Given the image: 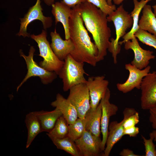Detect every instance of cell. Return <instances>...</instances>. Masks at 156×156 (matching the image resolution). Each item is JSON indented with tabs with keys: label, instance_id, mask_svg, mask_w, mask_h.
I'll return each mask as SVG.
<instances>
[{
	"label": "cell",
	"instance_id": "obj_1",
	"mask_svg": "<svg viewBox=\"0 0 156 156\" xmlns=\"http://www.w3.org/2000/svg\"><path fill=\"white\" fill-rule=\"evenodd\" d=\"M70 38L74 49L70 54L76 60L95 66L97 62L98 49L92 42L84 27L79 4L72 8L69 20Z\"/></svg>",
	"mask_w": 156,
	"mask_h": 156
},
{
	"label": "cell",
	"instance_id": "obj_2",
	"mask_svg": "<svg viewBox=\"0 0 156 156\" xmlns=\"http://www.w3.org/2000/svg\"><path fill=\"white\" fill-rule=\"evenodd\" d=\"M81 16L87 29L92 35L98 51L97 62L107 54L111 30L107 25V15L87 1L79 4Z\"/></svg>",
	"mask_w": 156,
	"mask_h": 156
},
{
	"label": "cell",
	"instance_id": "obj_3",
	"mask_svg": "<svg viewBox=\"0 0 156 156\" xmlns=\"http://www.w3.org/2000/svg\"><path fill=\"white\" fill-rule=\"evenodd\" d=\"M84 65V62L77 61L70 54L66 56L58 75L62 80L64 91H67L75 86L86 83L84 75H88L85 72Z\"/></svg>",
	"mask_w": 156,
	"mask_h": 156
},
{
	"label": "cell",
	"instance_id": "obj_4",
	"mask_svg": "<svg viewBox=\"0 0 156 156\" xmlns=\"http://www.w3.org/2000/svg\"><path fill=\"white\" fill-rule=\"evenodd\" d=\"M47 33L42 30L41 34L38 35L32 34L31 39L38 44L40 54L43 60L40 62L39 65L45 70L55 72L58 75L64 63V61L60 60L55 55L47 39Z\"/></svg>",
	"mask_w": 156,
	"mask_h": 156
},
{
	"label": "cell",
	"instance_id": "obj_5",
	"mask_svg": "<svg viewBox=\"0 0 156 156\" xmlns=\"http://www.w3.org/2000/svg\"><path fill=\"white\" fill-rule=\"evenodd\" d=\"M35 49L33 46L30 47L29 54L25 55L22 50L19 51L21 56L24 59L26 65L27 72L26 75L22 82L17 86L18 91L19 89L27 80L32 77H38L42 82L47 85L52 82L57 77V74L55 72L48 71L40 66L38 65L34 61L33 58Z\"/></svg>",
	"mask_w": 156,
	"mask_h": 156
},
{
	"label": "cell",
	"instance_id": "obj_6",
	"mask_svg": "<svg viewBox=\"0 0 156 156\" xmlns=\"http://www.w3.org/2000/svg\"><path fill=\"white\" fill-rule=\"evenodd\" d=\"M69 90L67 99L76 108L78 117L84 118L91 108L89 90L86 83L75 86Z\"/></svg>",
	"mask_w": 156,
	"mask_h": 156
},
{
	"label": "cell",
	"instance_id": "obj_7",
	"mask_svg": "<svg viewBox=\"0 0 156 156\" xmlns=\"http://www.w3.org/2000/svg\"><path fill=\"white\" fill-rule=\"evenodd\" d=\"M42 11L41 0H37L35 5L29 8L24 17L20 18L21 25L19 31L16 35L24 38L30 36L27 32V27L31 23L35 20H39L42 22L45 30L51 27L53 23L51 17L45 16Z\"/></svg>",
	"mask_w": 156,
	"mask_h": 156
},
{
	"label": "cell",
	"instance_id": "obj_8",
	"mask_svg": "<svg viewBox=\"0 0 156 156\" xmlns=\"http://www.w3.org/2000/svg\"><path fill=\"white\" fill-rule=\"evenodd\" d=\"M100 137L85 130L83 135L75 141L80 156H103L104 151Z\"/></svg>",
	"mask_w": 156,
	"mask_h": 156
},
{
	"label": "cell",
	"instance_id": "obj_9",
	"mask_svg": "<svg viewBox=\"0 0 156 156\" xmlns=\"http://www.w3.org/2000/svg\"><path fill=\"white\" fill-rule=\"evenodd\" d=\"M108 22L112 21L116 29V38L114 45L119 44L120 38L126 34L127 30L132 27L133 20L130 14L124 9L122 5H120L107 17Z\"/></svg>",
	"mask_w": 156,
	"mask_h": 156
},
{
	"label": "cell",
	"instance_id": "obj_10",
	"mask_svg": "<svg viewBox=\"0 0 156 156\" xmlns=\"http://www.w3.org/2000/svg\"><path fill=\"white\" fill-rule=\"evenodd\" d=\"M140 89L141 107L149 110L156 104V71L149 73L143 78Z\"/></svg>",
	"mask_w": 156,
	"mask_h": 156
},
{
	"label": "cell",
	"instance_id": "obj_11",
	"mask_svg": "<svg viewBox=\"0 0 156 156\" xmlns=\"http://www.w3.org/2000/svg\"><path fill=\"white\" fill-rule=\"evenodd\" d=\"M110 91L107 88L105 95L100 101L102 114L101 123V133L102 135V147L103 151L105 148L106 143L108 134V127L110 117L116 114L118 107L115 105L109 102Z\"/></svg>",
	"mask_w": 156,
	"mask_h": 156
},
{
	"label": "cell",
	"instance_id": "obj_12",
	"mask_svg": "<svg viewBox=\"0 0 156 156\" xmlns=\"http://www.w3.org/2000/svg\"><path fill=\"white\" fill-rule=\"evenodd\" d=\"M125 68L129 72V76L125 82L116 84L118 90L126 93L135 88L140 89L142 79L149 73L151 67L148 66L140 70L129 63L126 64Z\"/></svg>",
	"mask_w": 156,
	"mask_h": 156
},
{
	"label": "cell",
	"instance_id": "obj_13",
	"mask_svg": "<svg viewBox=\"0 0 156 156\" xmlns=\"http://www.w3.org/2000/svg\"><path fill=\"white\" fill-rule=\"evenodd\" d=\"M109 84L103 75L88 78L86 84L89 90L91 108L94 109L98 106L106 92Z\"/></svg>",
	"mask_w": 156,
	"mask_h": 156
},
{
	"label": "cell",
	"instance_id": "obj_14",
	"mask_svg": "<svg viewBox=\"0 0 156 156\" xmlns=\"http://www.w3.org/2000/svg\"><path fill=\"white\" fill-rule=\"evenodd\" d=\"M131 40L125 43L124 48L126 50L131 49L133 52L134 57L131 64L140 69H143L148 66L150 60L154 59L155 56L153 55V51L143 49L135 36Z\"/></svg>",
	"mask_w": 156,
	"mask_h": 156
},
{
	"label": "cell",
	"instance_id": "obj_15",
	"mask_svg": "<svg viewBox=\"0 0 156 156\" xmlns=\"http://www.w3.org/2000/svg\"><path fill=\"white\" fill-rule=\"evenodd\" d=\"M51 12L55 19V25L60 22L63 26L65 40L70 38L69 20L72 8L62 1L56 2L51 5Z\"/></svg>",
	"mask_w": 156,
	"mask_h": 156
},
{
	"label": "cell",
	"instance_id": "obj_16",
	"mask_svg": "<svg viewBox=\"0 0 156 156\" xmlns=\"http://www.w3.org/2000/svg\"><path fill=\"white\" fill-rule=\"evenodd\" d=\"M51 42L50 46L54 53L60 60L64 61L66 56L74 49L73 44L70 38L63 40L55 29L50 33Z\"/></svg>",
	"mask_w": 156,
	"mask_h": 156
},
{
	"label": "cell",
	"instance_id": "obj_17",
	"mask_svg": "<svg viewBox=\"0 0 156 156\" xmlns=\"http://www.w3.org/2000/svg\"><path fill=\"white\" fill-rule=\"evenodd\" d=\"M51 105L62 112L68 125L73 123L78 118L75 107L60 93L56 95L55 100L52 102Z\"/></svg>",
	"mask_w": 156,
	"mask_h": 156
},
{
	"label": "cell",
	"instance_id": "obj_18",
	"mask_svg": "<svg viewBox=\"0 0 156 156\" xmlns=\"http://www.w3.org/2000/svg\"><path fill=\"white\" fill-rule=\"evenodd\" d=\"M124 118L120 122L114 121L109 125L108 134L104 151L103 156H109L114 145L124 135L123 123Z\"/></svg>",
	"mask_w": 156,
	"mask_h": 156
},
{
	"label": "cell",
	"instance_id": "obj_19",
	"mask_svg": "<svg viewBox=\"0 0 156 156\" xmlns=\"http://www.w3.org/2000/svg\"><path fill=\"white\" fill-rule=\"evenodd\" d=\"M102 109L99 103L94 109L90 108L85 117L86 120V130L91 132L95 136L100 137Z\"/></svg>",
	"mask_w": 156,
	"mask_h": 156
},
{
	"label": "cell",
	"instance_id": "obj_20",
	"mask_svg": "<svg viewBox=\"0 0 156 156\" xmlns=\"http://www.w3.org/2000/svg\"><path fill=\"white\" fill-rule=\"evenodd\" d=\"M35 113L41 125L42 132H50L58 119L63 115L62 112L57 108L51 111L42 110Z\"/></svg>",
	"mask_w": 156,
	"mask_h": 156
},
{
	"label": "cell",
	"instance_id": "obj_21",
	"mask_svg": "<svg viewBox=\"0 0 156 156\" xmlns=\"http://www.w3.org/2000/svg\"><path fill=\"white\" fill-rule=\"evenodd\" d=\"M152 0H133L134 7L131 13V15L133 20V25L131 30L126 33L122 38L123 40L119 42L121 45L129 40H131L135 36V33L139 29V18L140 13L144 6L149 1Z\"/></svg>",
	"mask_w": 156,
	"mask_h": 156
},
{
	"label": "cell",
	"instance_id": "obj_22",
	"mask_svg": "<svg viewBox=\"0 0 156 156\" xmlns=\"http://www.w3.org/2000/svg\"><path fill=\"white\" fill-rule=\"evenodd\" d=\"M25 122L27 129L28 135L26 145L29 148L36 137L42 132L40 123L35 112H29L26 116Z\"/></svg>",
	"mask_w": 156,
	"mask_h": 156
},
{
	"label": "cell",
	"instance_id": "obj_23",
	"mask_svg": "<svg viewBox=\"0 0 156 156\" xmlns=\"http://www.w3.org/2000/svg\"><path fill=\"white\" fill-rule=\"evenodd\" d=\"M139 26V28L153 34L156 37V17L150 5L146 4L143 7Z\"/></svg>",
	"mask_w": 156,
	"mask_h": 156
},
{
	"label": "cell",
	"instance_id": "obj_24",
	"mask_svg": "<svg viewBox=\"0 0 156 156\" xmlns=\"http://www.w3.org/2000/svg\"><path fill=\"white\" fill-rule=\"evenodd\" d=\"M50 138L57 148L64 150L73 156H80L75 142L68 136L61 138Z\"/></svg>",
	"mask_w": 156,
	"mask_h": 156
},
{
	"label": "cell",
	"instance_id": "obj_25",
	"mask_svg": "<svg viewBox=\"0 0 156 156\" xmlns=\"http://www.w3.org/2000/svg\"><path fill=\"white\" fill-rule=\"evenodd\" d=\"M68 125L62 115L58 119L53 129L47 134L49 138H61L68 136Z\"/></svg>",
	"mask_w": 156,
	"mask_h": 156
},
{
	"label": "cell",
	"instance_id": "obj_26",
	"mask_svg": "<svg viewBox=\"0 0 156 156\" xmlns=\"http://www.w3.org/2000/svg\"><path fill=\"white\" fill-rule=\"evenodd\" d=\"M86 120L79 118L73 124L68 125V136L73 141L80 137L86 130Z\"/></svg>",
	"mask_w": 156,
	"mask_h": 156
},
{
	"label": "cell",
	"instance_id": "obj_27",
	"mask_svg": "<svg viewBox=\"0 0 156 156\" xmlns=\"http://www.w3.org/2000/svg\"><path fill=\"white\" fill-rule=\"evenodd\" d=\"M134 35L143 43L156 49V37L154 35L139 28L135 33Z\"/></svg>",
	"mask_w": 156,
	"mask_h": 156
},
{
	"label": "cell",
	"instance_id": "obj_28",
	"mask_svg": "<svg viewBox=\"0 0 156 156\" xmlns=\"http://www.w3.org/2000/svg\"><path fill=\"white\" fill-rule=\"evenodd\" d=\"M87 1L100 9L108 16L116 9L115 5H109L107 0H87Z\"/></svg>",
	"mask_w": 156,
	"mask_h": 156
},
{
	"label": "cell",
	"instance_id": "obj_29",
	"mask_svg": "<svg viewBox=\"0 0 156 156\" xmlns=\"http://www.w3.org/2000/svg\"><path fill=\"white\" fill-rule=\"evenodd\" d=\"M150 138L146 139L143 135L141 136L145 146V156H156L155 146L153 143L154 137L152 132L149 134Z\"/></svg>",
	"mask_w": 156,
	"mask_h": 156
},
{
	"label": "cell",
	"instance_id": "obj_30",
	"mask_svg": "<svg viewBox=\"0 0 156 156\" xmlns=\"http://www.w3.org/2000/svg\"><path fill=\"white\" fill-rule=\"evenodd\" d=\"M115 40L113 38L111 39L110 43L108 50L112 53L114 62L116 64L117 62V55L120 53L121 50V45L119 44L118 46H116L114 45Z\"/></svg>",
	"mask_w": 156,
	"mask_h": 156
},
{
	"label": "cell",
	"instance_id": "obj_31",
	"mask_svg": "<svg viewBox=\"0 0 156 156\" xmlns=\"http://www.w3.org/2000/svg\"><path fill=\"white\" fill-rule=\"evenodd\" d=\"M87 0H62L66 5L72 8L76 5L87 1ZM44 3L48 6L54 3L55 0H43Z\"/></svg>",
	"mask_w": 156,
	"mask_h": 156
},
{
	"label": "cell",
	"instance_id": "obj_32",
	"mask_svg": "<svg viewBox=\"0 0 156 156\" xmlns=\"http://www.w3.org/2000/svg\"><path fill=\"white\" fill-rule=\"evenodd\" d=\"M149 120L151 123L152 128L156 130V104L149 109Z\"/></svg>",
	"mask_w": 156,
	"mask_h": 156
},
{
	"label": "cell",
	"instance_id": "obj_33",
	"mask_svg": "<svg viewBox=\"0 0 156 156\" xmlns=\"http://www.w3.org/2000/svg\"><path fill=\"white\" fill-rule=\"evenodd\" d=\"M139 133V128L135 126L124 129L123 134L129 135L130 137H136Z\"/></svg>",
	"mask_w": 156,
	"mask_h": 156
},
{
	"label": "cell",
	"instance_id": "obj_34",
	"mask_svg": "<svg viewBox=\"0 0 156 156\" xmlns=\"http://www.w3.org/2000/svg\"><path fill=\"white\" fill-rule=\"evenodd\" d=\"M120 155L122 156H140V155L135 154L133 151L128 148H124L120 152Z\"/></svg>",
	"mask_w": 156,
	"mask_h": 156
},
{
	"label": "cell",
	"instance_id": "obj_35",
	"mask_svg": "<svg viewBox=\"0 0 156 156\" xmlns=\"http://www.w3.org/2000/svg\"><path fill=\"white\" fill-rule=\"evenodd\" d=\"M124 0H113L115 4L119 5Z\"/></svg>",
	"mask_w": 156,
	"mask_h": 156
},
{
	"label": "cell",
	"instance_id": "obj_36",
	"mask_svg": "<svg viewBox=\"0 0 156 156\" xmlns=\"http://www.w3.org/2000/svg\"><path fill=\"white\" fill-rule=\"evenodd\" d=\"M154 137V140L156 142V130H154L152 132Z\"/></svg>",
	"mask_w": 156,
	"mask_h": 156
},
{
	"label": "cell",
	"instance_id": "obj_37",
	"mask_svg": "<svg viewBox=\"0 0 156 156\" xmlns=\"http://www.w3.org/2000/svg\"><path fill=\"white\" fill-rule=\"evenodd\" d=\"M154 10L153 13L156 17V4L152 6Z\"/></svg>",
	"mask_w": 156,
	"mask_h": 156
},
{
	"label": "cell",
	"instance_id": "obj_38",
	"mask_svg": "<svg viewBox=\"0 0 156 156\" xmlns=\"http://www.w3.org/2000/svg\"><path fill=\"white\" fill-rule=\"evenodd\" d=\"M112 0H107V2L109 5H112L113 4L112 3Z\"/></svg>",
	"mask_w": 156,
	"mask_h": 156
}]
</instances>
